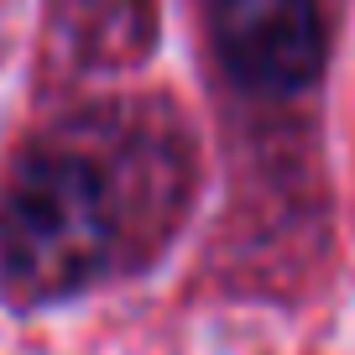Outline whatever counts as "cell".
<instances>
[{"mask_svg": "<svg viewBox=\"0 0 355 355\" xmlns=\"http://www.w3.org/2000/svg\"><path fill=\"white\" fill-rule=\"evenodd\" d=\"M115 204L78 152H32L0 199V288L21 309L73 298L110 266Z\"/></svg>", "mask_w": 355, "mask_h": 355, "instance_id": "6da1fadb", "label": "cell"}, {"mask_svg": "<svg viewBox=\"0 0 355 355\" xmlns=\"http://www.w3.org/2000/svg\"><path fill=\"white\" fill-rule=\"evenodd\" d=\"M214 47L251 94H298L319 78L324 26L313 0H220Z\"/></svg>", "mask_w": 355, "mask_h": 355, "instance_id": "7a4b0ae2", "label": "cell"}]
</instances>
